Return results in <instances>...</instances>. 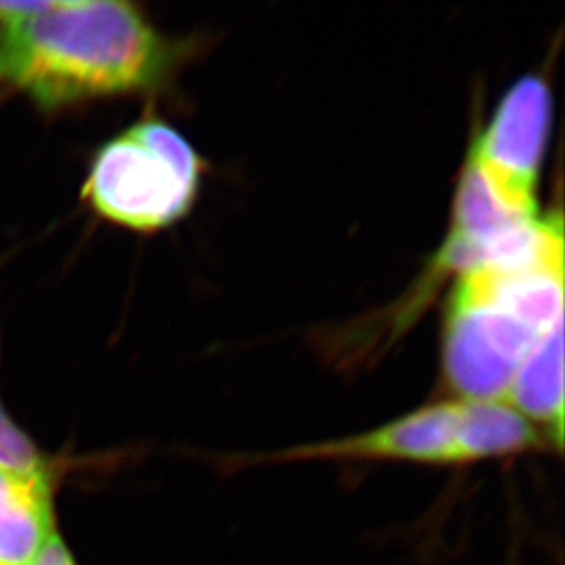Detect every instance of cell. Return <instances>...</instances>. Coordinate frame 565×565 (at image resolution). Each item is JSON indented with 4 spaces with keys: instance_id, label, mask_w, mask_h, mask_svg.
Wrapping results in <instances>:
<instances>
[{
    "instance_id": "6da1fadb",
    "label": "cell",
    "mask_w": 565,
    "mask_h": 565,
    "mask_svg": "<svg viewBox=\"0 0 565 565\" xmlns=\"http://www.w3.org/2000/svg\"><path fill=\"white\" fill-rule=\"evenodd\" d=\"M200 41L160 32L119 0L0 2V85L54 114L169 90Z\"/></svg>"
},
{
    "instance_id": "7a4b0ae2",
    "label": "cell",
    "mask_w": 565,
    "mask_h": 565,
    "mask_svg": "<svg viewBox=\"0 0 565 565\" xmlns=\"http://www.w3.org/2000/svg\"><path fill=\"white\" fill-rule=\"evenodd\" d=\"M553 452L539 428L505 401H436L344 438L299 443L271 452L235 454L227 469L291 463H405L463 469ZM555 454V452H553Z\"/></svg>"
},
{
    "instance_id": "3957f363",
    "label": "cell",
    "mask_w": 565,
    "mask_h": 565,
    "mask_svg": "<svg viewBox=\"0 0 565 565\" xmlns=\"http://www.w3.org/2000/svg\"><path fill=\"white\" fill-rule=\"evenodd\" d=\"M203 174L205 161L185 136L149 113L97 147L81 200L102 222L152 235L191 213Z\"/></svg>"
},
{
    "instance_id": "277c9868",
    "label": "cell",
    "mask_w": 565,
    "mask_h": 565,
    "mask_svg": "<svg viewBox=\"0 0 565 565\" xmlns=\"http://www.w3.org/2000/svg\"><path fill=\"white\" fill-rule=\"evenodd\" d=\"M544 333L512 302L491 267L459 275L443 322V388L450 399H505Z\"/></svg>"
},
{
    "instance_id": "5b68a950",
    "label": "cell",
    "mask_w": 565,
    "mask_h": 565,
    "mask_svg": "<svg viewBox=\"0 0 565 565\" xmlns=\"http://www.w3.org/2000/svg\"><path fill=\"white\" fill-rule=\"evenodd\" d=\"M550 85L540 75H525L511 86L494 118L476 136L469 163L505 205L539 216L540 169L551 130Z\"/></svg>"
},
{
    "instance_id": "8992f818",
    "label": "cell",
    "mask_w": 565,
    "mask_h": 565,
    "mask_svg": "<svg viewBox=\"0 0 565 565\" xmlns=\"http://www.w3.org/2000/svg\"><path fill=\"white\" fill-rule=\"evenodd\" d=\"M57 472L0 467V565H32L55 533Z\"/></svg>"
},
{
    "instance_id": "52a82bcc",
    "label": "cell",
    "mask_w": 565,
    "mask_h": 565,
    "mask_svg": "<svg viewBox=\"0 0 565 565\" xmlns=\"http://www.w3.org/2000/svg\"><path fill=\"white\" fill-rule=\"evenodd\" d=\"M507 405L544 434L555 454L564 448V320L540 337L507 390Z\"/></svg>"
},
{
    "instance_id": "ba28073f",
    "label": "cell",
    "mask_w": 565,
    "mask_h": 565,
    "mask_svg": "<svg viewBox=\"0 0 565 565\" xmlns=\"http://www.w3.org/2000/svg\"><path fill=\"white\" fill-rule=\"evenodd\" d=\"M0 467L28 472V475L57 472L54 459L44 456L32 436L26 430H22L21 425L10 416V412L6 411L2 399H0Z\"/></svg>"
},
{
    "instance_id": "9c48e42d",
    "label": "cell",
    "mask_w": 565,
    "mask_h": 565,
    "mask_svg": "<svg viewBox=\"0 0 565 565\" xmlns=\"http://www.w3.org/2000/svg\"><path fill=\"white\" fill-rule=\"evenodd\" d=\"M32 565H79L75 561L72 551L66 547L60 534H54V539L50 540L46 547L41 551L38 561Z\"/></svg>"
},
{
    "instance_id": "30bf717a",
    "label": "cell",
    "mask_w": 565,
    "mask_h": 565,
    "mask_svg": "<svg viewBox=\"0 0 565 565\" xmlns=\"http://www.w3.org/2000/svg\"><path fill=\"white\" fill-rule=\"evenodd\" d=\"M8 96H10V92L6 90L4 86L0 85V105H2V102H4Z\"/></svg>"
}]
</instances>
